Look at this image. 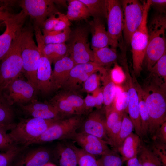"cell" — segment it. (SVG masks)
<instances>
[{
	"label": "cell",
	"instance_id": "obj_1",
	"mask_svg": "<svg viewBox=\"0 0 166 166\" xmlns=\"http://www.w3.org/2000/svg\"><path fill=\"white\" fill-rule=\"evenodd\" d=\"M142 93L150 118L149 132L155 135L166 121V82L150 73Z\"/></svg>",
	"mask_w": 166,
	"mask_h": 166
},
{
	"label": "cell",
	"instance_id": "obj_2",
	"mask_svg": "<svg viewBox=\"0 0 166 166\" xmlns=\"http://www.w3.org/2000/svg\"><path fill=\"white\" fill-rule=\"evenodd\" d=\"M148 42L144 62L147 70L166 52L165 14L157 13L147 26Z\"/></svg>",
	"mask_w": 166,
	"mask_h": 166
},
{
	"label": "cell",
	"instance_id": "obj_3",
	"mask_svg": "<svg viewBox=\"0 0 166 166\" xmlns=\"http://www.w3.org/2000/svg\"><path fill=\"white\" fill-rule=\"evenodd\" d=\"M56 120L34 117L22 119L8 134L14 144L26 147L33 144Z\"/></svg>",
	"mask_w": 166,
	"mask_h": 166
},
{
	"label": "cell",
	"instance_id": "obj_4",
	"mask_svg": "<svg viewBox=\"0 0 166 166\" xmlns=\"http://www.w3.org/2000/svg\"><path fill=\"white\" fill-rule=\"evenodd\" d=\"M23 72L27 80L37 91V74L40 55L30 29H22L21 42Z\"/></svg>",
	"mask_w": 166,
	"mask_h": 166
},
{
	"label": "cell",
	"instance_id": "obj_5",
	"mask_svg": "<svg viewBox=\"0 0 166 166\" xmlns=\"http://www.w3.org/2000/svg\"><path fill=\"white\" fill-rule=\"evenodd\" d=\"M22 29L18 33L11 46L0 64V91L23 72L21 42Z\"/></svg>",
	"mask_w": 166,
	"mask_h": 166
},
{
	"label": "cell",
	"instance_id": "obj_6",
	"mask_svg": "<svg viewBox=\"0 0 166 166\" xmlns=\"http://www.w3.org/2000/svg\"><path fill=\"white\" fill-rule=\"evenodd\" d=\"M144 3L141 22L132 35L130 43L131 47L133 73L135 76H139L142 70L148 42L147 19L150 7V0L144 1Z\"/></svg>",
	"mask_w": 166,
	"mask_h": 166
},
{
	"label": "cell",
	"instance_id": "obj_7",
	"mask_svg": "<svg viewBox=\"0 0 166 166\" xmlns=\"http://www.w3.org/2000/svg\"><path fill=\"white\" fill-rule=\"evenodd\" d=\"M88 29L78 27L71 31L67 41L69 56L76 65L93 62V52L90 48Z\"/></svg>",
	"mask_w": 166,
	"mask_h": 166
},
{
	"label": "cell",
	"instance_id": "obj_8",
	"mask_svg": "<svg viewBox=\"0 0 166 166\" xmlns=\"http://www.w3.org/2000/svg\"><path fill=\"white\" fill-rule=\"evenodd\" d=\"M83 121V118L79 115L57 120L33 144L69 139L81 128Z\"/></svg>",
	"mask_w": 166,
	"mask_h": 166
},
{
	"label": "cell",
	"instance_id": "obj_9",
	"mask_svg": "<svg viewBox=\"0 0 166 166\" xmlns=\"http://www.w3.org/2000/svg\"><path fill=\"white\" fill-rule=\"evenodd\" d=\"M108 30L112 47L122 49L124 44L123 12L121 1L107 0Z\"/></svg>",
	"mask_w": 166,
	"mask_h": 166
},
{
	"label": "cell",
	"instance_id": "obj_10",
	"mask_svg": "<svg viewBox=\"0 0 166 166\" xmlns=\"http://www.w3.org/2000/svg\"><path fill=\"white\" fill-rule=\"evenodd\" d=\"M121 1L124 20V41L128 45L132 35L141 22L145 3L144 1L141 2L137 0H123Z\"/></svg>",
	"mask_w": 166,
	"mask_h": 166
},
{
	"label": "cell",
	"instance_id": "obj_11",
	"mask_svg": "<svg viewBox=\"0 0 166 166\" xmlns=\"http://www.w3.org/2000/svg\"><path fill=\"white\" fill-rule=\"evenodd\" d=\"M1 92L10 105L15 104L21 105L35 99L37 92L32 85L20 75L8 83Z\"/></svg>",
	"mask_w": 166,
	"mask_h": 166
},
{
	"label": "cell",
	"instance_id": "obj_12",
	"mask_svg": "<svg viewBox=\"0 0 166 166\" xmlns=\"http://www.w3.org/2000/svg\"><path fill=\"white\" fill-rule=\"evenodd\" d=\"M19 5L26 15L33 20L35 26L40 28L48 17L58 12L53 0H23Z\"/></svg>",
	"mask_w": 166,
	"mask_h": 166
},
{
	"label": "cell",
	"instance_id": "obj_13",
	"mask_svg": "<svg viewBox=\"0 0 166 166\" xmlns=\"http://www.w3.org/2000/svg\"><path fill=\"white\" fill-rule=\"evenodd\" d=\"M122 64L125 77L124 81V88L128 92L129 97L127 113L133 124L136 133L140 136L141 135V123L137 92L132 74L130 73L127 59L125 57L122 60Z\"/></svg>",
	"mask_w": 166,
	"mask_h": 166
},
{
	"label": "cell",
	"instance_id": "obj_14",
	"mask_svg": "<svg viewBox=\"0 0 166 166\" xmlns=\"http://www.w3.org/2000/svg\"><path fill=\"white\" fill-rule=\"evenodd\" d=\"M35 37L40 55L37 74V91L43 95H46L53 91L51 81V64L44 53L43 48L45 44L43 35L38 34Z\"/></svg>",
	"mask_w": 166,
	"mask_h": 166
},
{
	"label": "cell",
	"instance_id": "obj_15",
	"mask_svg": "<svg viewBox=\"0 0 166 166\" xmlns=\"http://www.w3.org/2000/svg\"><path fill=\"white\" fill-rule=\"evenodd\" d=\"M27 16L21 10L16 14H11L3 22L6 28L0 35V60L6 55L9 50L14 39L18 33L23 28Z\"/></svg>",
	"mask_w": 166,
	"mask_h": 166
},
{
	"label": "cell",
	"instance_id": "obj_16",
	"mask_svg": "<svg viewBox=\"0 0 166 166\" xmlns=\"http://www.w3.org/2000/svg\"><path fill=\"white\" fill-rule=\"evenodd\" d=\"M104 68L94 62L76 65L71 69L69 78L62 88L65 91L75 93L81 84L90 75L100 71Z\"/></svg>",
	"mask_w": 166,
	"mask_h": 166
},
{
	"label": "cell",
	"instance_id": "obj_17",
	"mask_svg": "<svg viewBox=\"0 0 166 166\" xmlns=\"http://www.w3.org/2000/svg\"><path fill=\"white\" fill-rule=\"evenodd\" d=\"M21 152L14 160L12 166H44L50 162L52 157L50 151L44 147Z\"/></svg>",
	"mask_w": 166,
	"mask_h": 166
},
{
	"label": "cell",
	"instance_id": "obj_18",
	"mask_svg": "<svg viewBox=\"0 0 166 166\" xmlns=\"http://www.w3.org/2000/svg\"><path fill=\"white\" fill-rule=\"evenodd\" d=\"M76 142L81 148L88 153L101 156L111 150L105 140L94 135L83 132H76L70 138Z\"/></svg>",
	"mask_w": 166,
	"mask_h": 166
},
{
	"label": "cell",
	"instance_id": "obj_19",
	"mask_svg": "<svg viewBox=\"0 0 166 166\" xmlns=\"http://www.w3.org/2000/svg\"><path fill=\"white\" fill-rule=\"evenodd\" d=\"M20 106L23 112L32 117L57 120L63 118L64 117L50 103L39 102L35 99Z\"/></svg>",
	"mask_w": 166,
	"mask_h": 166
},
{
	"label": "cell",
	"instance_id": "obj_20",
	"mask_svg": "<svg viewBox=\"0 0 166 166\" xmlns=\"http://www.w3.org/2000/svg\"><path fill=\"white\" fill-rule=\"evenodd\" d=\"M81 127V132L96 136L108 144L105 113L98 109L91 112L83 121Z\"/></svg>",
	"mask_w": 166,
	"mask_h": 166
},
{
	"label": "cell",
	"instance_id": "obj_21",
	"mask_svg": "<svg viewBox=\"0 0 166 166\" xmlns=\"http://www.w3.org/2000/svg\"><path fill=\"white\" fill-rule=\"evenodd\" d=\"M54 64L51 77L53 91L63 87L69 78L71 69L76 65L73 60L68 56L58 61Z\"/></svg>",
	"mask_w": 166,
	"mask_h": 166
},
{
	"label": "cell",
	"instance_id": "obj_22",
	"mask_svg": "<svg viewBox=\"0 0 166 166\" xmlns=\"http://www.w3.org/2000/svg\"><path fill=\"white\" fill-rule=\"evenodd\" d=\"M90 25L92 35V49L111 46V41L102 19L93 18Z\"/></svg>",
	"mask_w": 166,
	"mask_h": 166
},
{
	"label": "cell",
	"instance_id": "obj_23",
	"mask_svg": "<svg viewBox=\"0 0 166 166\" xmlns=\"http://www.w3.org/2000/svg\"><path fill=\"white\" fill-rule=\"evenodd\" d=\"M103 84L102 93L105 108L111 107L113 102L117 85L113 81L110 74V69L104 67L99 71Z\"/></svg>",
	"mask_w": 166,
	"mask_h": 166
},
{
	"label": "cell",
	"instance_id": "obj_24",
	"mask_svg": "<svg viewBox=\"0 0 166 166\" xmlns=\"http://www.w3.org/2000/svg\"><path fill=\"white\" fill-rule=\"evenodd\" d=\"M74 145L66 142L57 145L56 152L60 166H78Z\"/></svg>",
	"mask_w": 166,
	"mask_h": 166
},
{
	"label": "cell",
	"instance_id": "obj_25",
	"mask_svg": "<svg viewBox=\"0 0 166 166\" xmlns=\"http://www.w3.org/2000/svg\"><path fill=\"white\" fill-rule=\"evenodd\" d=\"M140 138L136 133L132 132L124 140L121 145L118 148L124 162L137 156L141 146Z\"/></svg>",
	"mask_w": 166,
	"mask_h": 166
},
{
	"label": "cell",
	"instance_id": "obj_26",
	"mask_svg": "<svg viewBox=\"0 0 166 166\" xmlns=\"http://www.w3.org/2000/svg\"><path fill=\"white\" fill-rule=\"evenodd\" d=\"M139 98L141 136H147L149 132L150 118L142 93V87L134 75H132Z\"/></svg>",
	"mask_w": 166,
	"mask_h": 166
},
{
	"label": "cell",
	"instance_id": "obj_27",
	"mask_svg": "<svg viewBox=\"0 0 166 166\" xmlns=\"http://www.w3.org/2000/svg\"><path fill=\"white\" fill-rule=\"evenodd\" d=\"M94 63L105 67L115 63L117 57L116 48L109 46L99 49H92Z\"/></svg>",
	"mask_w": 166,
	"mask_h": 166
},
{
	"label": "cell",
	"instance_id": "obj_28",
	"mask_svg": "<svg viewBox=\"0 0 166 166\" xmlns=\"http://www.w3.org/2000/svg\"><path fill=\"white\" fill-rule=\"evenodd\" d=\"M67 2L66 15L69 20L85 19L91 16L87 7L80 0H69Z\"/></svg>",
	"mask_w": 166,
	"mask_h": 166
},
{
	"label": "cell",
	"instance_id": "obj_29",
	"mask_svg": "<svg viewBox=\"0 0 166 166\" xmlns=\"http://www.w3.org/2000/svg\"><path fill=\"white\" fill-rule=\"evenodd\" d=\"M14 111L0 91V127L7 131L10 130L15 125L14 123Z\"/></svg>",
	"mask_w": 166,
	"mask_h": 166
},
{
	"label": "cell",
	"instance_id": "obj_30",
	"mask_svg": "<svg viewBox=\"0 0 166 166\" xmlns=\"http://www.w3.org/2000/svg\"><path fill=\"white\" fill-rule=\"evenodd\" d=\"M43 51L51 64H54L69 54L68 46L65 43L45 44Z\"/></svg>",
	"mask_w": 166,
	"mask_h": 166
},
{
	"label": "cell",
	"instance_id": "obj_31",
	"mask_svg": "<svg viewBox=\"0 0 166 166\" xmlns=\"http://www.w3.org/2000/svg\"><path fill=\"white\" fill-rule=\"evenodd\" d=\"M87 7L94 18H106L107 0H80Z\"/></svg>",
	"mask_w": 166,
	"mask_h": 166
},
{
	"label": "cell",
	"instance_id": "obj_32",
	"mask_svg": "<svg viewBox=\"0 0 166 166\" xmlns=\"http://www.w3.org/2000/svg\"><path fill=\"white\" fill-rule=\"evenodd\" d=\"M134 129L133 124L128 113H123L122 123L119 132L113 146L119 148L124 140L131 133Z\"/></svg>",
	"mask_w": 166,
	"mask_h": 166
},
{
	"label": "cell",
	"instance_id": "obj_33",
	"mask_svg": "<svg viewBox=\"0 0 166 166\" xmlns=\"http://www.w3.org/2000/svg\"><path fill=\"white\" fill-rule=\"evenodd\" d=\"M71 31L69 27L61 31H43L44 42L45 45L65 43L68 40Z\"/></svg>",
	"mask_w": 166,
	"mask_h": 166
},
{
	"label": "cell",
	"instance_id": "obj_34",
	"mask_svg": "<svg viewBox=\"0 0 166 166\" xmlns=\"http://www.w3.org/2000/svg\"><path fill=\"white\" fill-rule=\"evenodd\" d=\"M138 157L142 166H161L162 163L152 151L144 145L141 146Z\"/></svg>",
	"mask_w": 166,
	"mask_h": 166
},
{
	"label": "cell",
	"instance_id": "obj_35",
	"mask_svg": "<svg viewBox=\"0 0 166 166\" xmlns=\"http://www.w3.org/2000/svg\"><path fill=\"white\" fill-rule=\"evenodd\" d=\"M97 162L99 166H123L124 163L121 156L111 150L101 155Z\"/></svg>",
	"mask_w": 166,
	"mask_h": 166
},
{
	"label": "cell",
	"instance_id": "obj_36",
	"mask_svg": "<svg viewBox=\"0 0 166 166\" xmlns=\"http://www.w3.org/2000/svg\"><path fill=\"white\" fill-rule=\"evenodd\" d=\"M22 149L18 145L14 144L3 152L0 153V166H12Z\"/></svg>",
	"mask_w": 166,
	"mask_h": 166
},
{
	"label": "cell",
	"instance_id": "obj_37",
	"mask_svg": "<svg viewBox=\"0 0 166 166\" xmlns=\"http://www.w3.org/2000/svg\"><path fill=\"white\" fill-rule=\"evenodd\" d=\"M78 166H99L95 156L87 153L81 148L75 145Z\"/></svg>",
	"mask_w": 166,
	"mask_h": 166
},
{
	"label": "cell",
	"instance_id": "obj_38",
	"mask_svg": "<svg viewBox=\"0 0 166 166\" xmlns=\"http://www.w3.org/2000/svg\"><path fill=\"white\" fill-rule=\"evenodd\" d=\"M128 102V95L125 90L115 97L112 106L116 110L120 113H123L126 112L127 113Z\"/></svg>",
	"mask_w": 166,
	"mask_h": 166
},
{
	"label": "cell",
	"instance_id": "obj_39",
	"mask_svg": "<svg viewBox=\"0 0 166 166\" xmlns=\"http://www.w3.org/2000/svg\"><path fill=\"white\" fill-rule=\"evenodd\" d=\"M97 72L90 75L84 82L82 91L92 93L99 87L101 75L100 73L98 74Z\"/></svg>",
	"mask_w": 166,
	"mask_h": 166
},
{
	"label": "cell",
	"instance_id": "obj_40",
	"mask_svg": "<svg viewBox=\"0 0 166 166\" xmlns=\"http://www.w3.org/2000/svg\"><path fill=\"white\" fill-rule=\"evenodd\" d=\"M150 72L166 82V52L156 62Z\"/></svg>",
	"mask_w": 166,
	"mask_h": 166
},
{
	"label": "cell",
	"instance_id": "obj_41",
	"mask_svg": "<svg viewBox=\"0 0 166 166\" xmlns=\"http://www.w3.org/2000/svg\"><path fill=\"white\" fill-rule=\"evenodd\" d=\"M111 77L117 85L124 82L125 77L122 68L115 63L113 68L110 69Z\"/></svg>",
	"mask_w": 166,
	"mask_h": 166
},
{
	"label": "cell",
	"instance_id": "obj_42",
	"mask_svg": "<svg viewBox=\"0 0 166 166\" xmlns=\"http://www.w3.org/2000/svg\"><path fill=\"white\" fill-rule=\"evenodd\" d=\"M155 142L153 146L152 152L159 158L162 163L166 166V144L160 141Z\"/></svg>",
	"mask_w": 166,
	"mask_h": 166
},
{
	"label": "cell",
	"instance_id": "obj_43",
	"mask_svg": "<svg viewBox=\"0 0 166 166\" xmlns=\"http://www.w3.org/2000/svg\"><path fill=\"white\" fill-rule=\"evenodd\" d=\"M7 131L0 127V151H5L14 144Z\"/></svg>",
	"mask_w": 166,
	"mask_h": 166
},
{
	"label": "cell",
	"instance_id": "obj_44",
	"mask_svg": "<svg viewBox=\"0 0 166 166\" xmlns=\"http://www.w3.org/2000/svg\"><path fill=\"white\" fill-rule=\"evenodd\" d=\"M59 14L60 12L58 11L51 15L45 20L42 27L43 31L49 32L53 31L54 28L59 20Z\"/></svg>",
	"mask_w": 166,
	"mask_h": 166
},
{
	"label": "cell",
	"instance_id": "obj_45",
	"mask_svg": "<svg viewBox=\"0 0 166 166\" xmlns=\"http://www.w3.org/2000/svg\"><path fill=\"white\" fill-rule=\"evenodd\" d=\"M60 19L57 24L55 26L53 31H61L70 25L69 20L66 15L60 12Z\"/></svg>",
	"mask_w": 166,
	"mask_h": 166
},
{
	"label": "cell",
	"instance_id": "obj_46",
	"mask_svg": "<svg viewBox=\"0 0 166 166\" xmlns=\"http://www.w3.org/2000/svg\"><path fill=\"white\" fill-rule=\"evenodd\" d=\"M150 7H152L157 13L165 14L166 0H150Z\"/></svg>",
	"mask_w": 166,
	"mask_h": 166
},
{
	"label": "cell",
	"instance_id": "obj_47",
	"mask_svg": "<svg viewBox=\"0 0 166 166\" xmlns=\"http://www.w3.org/2000/svg\"><path fill=\"white\" fill-rule=\"evenodd\" d=\"M97 99V107L98 109L101 108L104 103V98L102 93V88H98L92 93Z\"/></svg>",
	"mask_w": 166,
	"mask_h": 166
},
{
	"label": "cell",
	"instance_id": "obj_48",
	"mask_svg": "<svg viewBox=\"0 0 166 166\" xmlns=\"http://www.w3.org/2000/svg\"><path fill=\"white\" fill-rule=\"evenodd\" d=\"M159 138L160 141L166 143V122L163 123L160 126L154 136Z\"/></svg>",
	"mask_w": 166,
	"mask_h": 166
},
{
	"label": "cell",
	"instance_id": "obj_49",
	"mask_svg": "<svg viewBox=\"0 0 166 166\" xmlns=\"http://www.w3.org/2000/svg\"><path fill=\"white\" fill-rule=\"evenodd\" d=\"M85 105L89 110L92 108L97 107V99L93 95L88 94L84 99Z\"/></svg>",
	"mask_w": 166,
	"mask_h": 166
},
{
	"label": "cell",
	"instance_id": "obj_50",
	"mask_svg": "<svg viewBox=\"0 0 166 166\" xmlns=\"http://www.w3.org/2000/svg\"><path fill=\"white\" fill-rule=\"evenodd\" d=\"M7 9L6 6H1L0 7V23L3 22L12 14L7 10Z\"/></svg>",
	"mask_w": 166,
	"mask_h": 166
},
{
	"label": "cell",
	"instance_id": "obj_51",
	"mask_svg": "<svg viewBox=\"0 0 166 166\" xmlns=\"http://www.w3.org/2000/svg\"><path fill=\"white\" fill-rule=\"evenodd\" d=\"M126 162V166H142L140 160L137 156L131 159Z\"/></svg>",
	"mask_w": 166,
	"mask_h": 166
},
{
	"label": "cell",
	"instance_id": "obj_52",
	"mask_svg": "<svg viewBox=\"0 0 166 166\" xmlns=\"http://www.w3.org/2000/svg\"><path fill=\"white\" fill-rule=\"evenodd\" d=\"M54 3L62 5L63 6L66 5V1L65 0H53Z\"/></svg>",
	"mask_w": 166,
	"mask_h": 166
},
{
	"label": "cell",
	"instance_id": "obj_53",
	"mask_svg": "<svg viewBox=\"0 0 166 166\" xmlns=\"http://www.w3.org/2000/svg\"><path fill=\"white\" fill-rule=\"evenodd\" d=\"M44 166H56L51 162H49L47 164Z\"/></svg>",
	"mask_w": 166,
	"mask_h": 166
},
{
	"label": "cell",
	"instance_id": "obj_54",
	"mask_svg": "<svg viewBox=\"0 0 166 166\" xmlns=\"http://www.w3.org/2000/svg\"><path fill=\"white\" fill-rule=\"evenodd\" d=\"M0 23V27H1V26H2V23Z\"/></svg>",
	"mask_w": 166,
	"mask_h": 166
}]
</instances>
